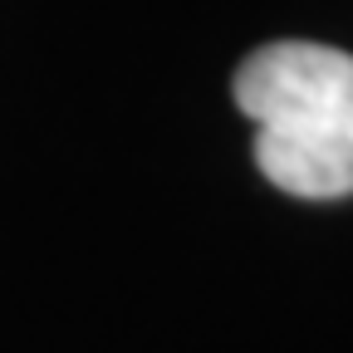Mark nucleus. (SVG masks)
I'll return each instance as SVG.
<instances>
[{
    "label": "nucleus",
    "mask_w": 353,
    "mask_h": 353,
    "mask_svg": "<svg viewBox=\"0 0 353 353\" xmlns=\"http://www.w3.org/2000/svg\"><path fill=\"white\" fill-rule=\"evenodd\" d=\"M236 108L255 123V167L290 196H353V54L280 39L236 69Z\"/></svg>",
    "instance_id": "nucleus-1"
}]
</instances>
